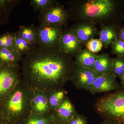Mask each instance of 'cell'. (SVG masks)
Here are the masks:
<instances>
[{
	"label": "cell",
	"instance_id": "obj_27",
	"mask_svg": "<svg viewBox=\"0 0 124 124\" xmlns=\"http://www.w3.org/2000/svg\"><path fill=\"white\" fill-rule=\"evenodd\" d=\"M112 53L118 57H124V41L117 39L112 45Z\"/></svg>",
	"mask_w": 124,
	"mask_h": 124
},
{
	"label": "cell",
	"instance_id": "obj_17",
	"mask_svg": "<svg viewBox=\"0 0 124 124\" xmlns=\"http://www.w3.org/2000/svg\"><path fill=\"white\" fill-rule=\"evenodd\" d=\"M17 31L23 39L28 42L33 47L38 45V36L36 27L33 26H19Z\"/></svg>",
	"mask_w": 124,
	"mask_h": 124
},
{
	"label": "cell",
	"instance_id": "obj_7",
	"mask_svg": "<svg viewBox=\"0 0 124 124\" xmlns=\"http://www.w3.org/2000/svg\"><path fill=\"white\" fill-rule=\"evenodd\" d=\"M69 15L58 2L38 16L40 24H50L62 27L67 23Z\"/></svg>",
	"mask_w": 124,
	"mask_h": 124
},
{
	"label": "cell",
	"instance_id": "obj_31",
	"mask_svg": "<svg viewBox=\"0 0 124 124\" xmlns=\"http://www.w3.org/2000/svg\"><path fill=\"white\" fill-rule=\"evenodd\" d=\"M120 78L121 80V87L124 89V72Z\"/></svg>",
	"mask_w": 124,
	"mask_h": 124
},
{
	"label": "cell",
	"instance_id": "obj_22",
	"mask_svg": "<svg viewBox=\"0 0 124 124\" xmlns=\"http://www.w3.org/2000/svg\"><path fill=\"white\" fill-rule=\"evenodd\" d=\"M15 32H7L0 35V47L14 50H16Z\"/></svg>",
	"mask_w": 124,
	"mask_h": 124
},
{
	"label": "cell",
	"instance_id": "obj_20",
	"mask_svg": "<svg viewBox=\"0 0 124 124\" xmlns=\"http://www.w3.org/2000/svg\"><path fill=\"white\" fill-rule=\"evenodd\" d=\"M54 121L53 112L45 114L31 113L20 124H50Z\"/></svg>",
	"mask_w": 124,
	"mask_h": 124
},
{
	"label": "cell",
	"instance_id": "obj_30",
	"mask_svg": "<svg viewBox=\"0 0 124 124\" xmlns=\"http://www.w3.org/2000/svg\"><path fill=\"white\" fill-rule=\"evenodd\" d=\"M100 124H121V123L115 121L104 120Z\"/></svg>",
	"mask_w": 124,
	"mask_h": 124
},
{
	"label": "cell",
	"instance_id": "obj_10",
	"mask_svg": "<svg viewBox=\"0 0 124 124\" xmlns=\"http://www.w3.org/2000/svg\"><path fill=\"white\" fill-rule=\"evenodd\" d=\"M116 78V77L112 73L99 75L94 82L90 92L95 94L119 89L121 86L117 83Z\"/></svg>",
	"mask_w": 124,
	"mask_h": 124
},
{
	"label": "cell",
	"instance_id": "obj_5",
	"mask_svg": "<svg viewBox=\"0 0 124 124\" xmlns=\"http://www.w3.org/2000/svg\"><path fill=\"white\" fill-rule=\"evenodd\" d=\"M19 64H0V105L17 86L22 79Z\"/></svg>",
	"mask_w": 124,
	"mask_h": 124
},
{
	"label": "cell",
	"instance_id": "obj_25",
	"mask_svg": "<svg viewBox=\"0 0 124 124\" xmlns=\"http://www.w3.org/2000/svg\"><path fill=\"white\" fill-rule=\"evenodd\" d=\"M124 72V57L117 56L113 59L112 73L116 77H121Z\"/></svg>",
	"mask_w": 124,
	"mask_h": 124
},
{
	"label": "cell",
	"instance_id": "obj_26",
	"mask_svg": "<svg viewBox=\"0 0 124 124\" xmlns=\"http://www.w3.org/2000/svg\"><path fill=\"white\" fill-rule=\"evenodd\" d=\"M86 49L89 51L96 54L101 50L103 45L99 39L93 38L86 43Z\"/></svg>",
	"mask_w": 124,
	"mask_h": 124
},
{
	"label": "cell",
	"instance_id": "obj_29",
	"mask_svg": "<svg viewBox=\"0 0 124 124\" xmlns=\"http://www.w3.org/2000/svg\"><path fill=\"white\" fill-rule=\"evenodd\" d=\"M117 37L119 39L124 41V28H121L117 34Z\"/></svg>",
	"mask_w": 124,
	"mask_h": 124
},
{
	"label": "cell",
	"instance_id": "obj_1",
	"mask_svg": "<svg viewBox=\"0 0 124 124\" xmlns=\"http://www.w3.org/2000/svg\"><path fill=\"white\" fill-rule=\"evenodd\" d=\"M21 69L24 83L33 91L63 88L70 81L76 66L73 57L58 48L37 46L22 58Z\"/></svg>",
	"mask_w": 124,
	"mask_h": 124
},
{
	"label": "cell",
	"instance_id": "obj_23",
	"mask_svg": "<svg viewBox=\"0 0 124 124\" xmlns=\"http://www.w3.org/2000/svg\"><path fill=\"white\" fill-rule=\"evenodd\" d=\"M57 2L55 0H31V5L34 11L40 14L47 10Z\"/></svg>",
	"mask_w": 124,
	"mask_h": 124
},
{
	"label": "cell",
	"instance_id": "obj_34",
	"mask_svg": "<svg viewBox=\"0 0 124 124\" xmlns=\"http://www.w3.org/2000/svg\"><path fill=\"white\" fill-rule=\"evenodd\" d=\"M4 124H8V123H5Z\"/></svg>",
	"mask_w": 124,
	"mask_h": 124
},
{
	"label": "cell",
	"instance_id": "obj_24",
	"mask_svg": "<svg viewBox=\"0 0 124 124\" xmlns=\"http://www.w3.org/2000/svg\"><path fill=\"white\" fill-rule=\"evenodd\" d=\"M15 45L16 50L22 57L28 54L33 48L20 37L17 31L16 32Z\"/></svg>",
	"mask_w": 124,
	"mask_h": 124
},
{
	"label": "cell",
	"instance_id": "obj_11",
	"mask_svg": "<svg viewBox=\"0 0 124 124\" xmlns=\"http://www.w3.org/2000/svg\"><path fill=\"white\" fill-rule=\"evenodd\" d=\"M55 121L60 124H68L77 112L67 96L53 112Z\"/></svg>",
	"mask_w": 124,
	"mask_h": 124
},
{
	"label": "cell",
	"instance_id": "obj_13",
	"mask_svg": "<svg viewBox=\"0 0 124 124\" xmlns=\"http://www.w3.org/2000/svg\"><path fill=\"white\" fill-rule=\"evenodd\" d=\"M71 29L81 43H86L93 38L97 31L96 28L91 23L76 24Z\"/></svg>",
	"mask_w": 124,
	"mask_h": 124
},
{
	"label": "cell",
	"instance_id": "obj_36",
	"mask_svg": "<svg viewBox=\"0 0 124 124\" xmlns=\"http://www.w3.org/2000/svg\"></svg>",
	"mask_w": 124,
	"mask_h": 124
},
{
	"label": "cell",
	"instance_id": "obj_3",
	"mask_svg": "<svg viewBox=\"0 0 124 124\" xmlns=\"http://www.w3.org/2000/svg\"><path fill=\"white\" fill-rule=\"evenodd\" d=\"M95 107L104 120L124 123V91L104 95L97 100Z\"/></svg>",
	"mask_w": 124,
	"mask_h": 124
},
{
	"label": "cell",
	"instance_id": "obj_14",
	"mask_svg": "<svg viewBox=\"0 0 124 124\" xmlns=\"http://www.w3.org/2000/svg\"><path fill=\"white\" fill-rule=\"evenodd\" d=\"M113 59L106 54H98L92 70L99 75L112 73Z\"/></svg>",
	"mask_w": 124,
	"mask_h": 124
},
{
	"label": "cell",
	"instance_id": "obj_32",
	"mask_svg": "<svg viewBox=\"0 0 124 124\" xmlns=\"http://www.w3.org/2000/svg\"><path fill=\"white\" fill-rule=\"evenodd\" d=\"M4 121V118L2 116V113L0 110V124H5Z\"/></svg>",
	"mask_w": 124,
	"mask_h": 124
},
{
	"label": "cell",
	"instance_id": "obj_16",
	"mask_svg": "<svg viewBox=\"0 0 124 124\" xmlns=\"http://www.w3.org/2000/svg\"><path fill=\"white\" fill-rule=\"evenodd\" d=\"M22 57L18 51L0 47V64L15 66L19 64Z\"/></svg>",
	"mask_w": 124,
	"mask_h": 124
},
{
	"label": "cell",
	"instance_id": "obj_2",
	"mask_svg": "<svg viewBox=\"0 0 124 124\" xmlns=\"http://www.w3.org/2000/svg\"><path fill=\"white\" fill-rule=\"evenodd\" d=\"M33 91L23 79L0 105L5 123L20 124L31 113Z\"/></svg>",
	"mask_w": 124,
	"mask_h": 124
},
{
	"label": "cell",
	"instance_id": "obj_33",
	"mask_svg": "<svg viewBox=\"0 0 124 124\" xmlns=\"http://www.w3.org/2000/svg\"><path fill=\"white\" fill-rule=\"evenodd\" d=\"M50 124H60L59 123H58V122H57V121H54V122H52Z\"/></svg>",
	"mask_w": 124,
	"mask_h": 124
},
{
	"label": "cell",
	"instance_id": "obj_12",
	"mask_svg": "<svg viewBox=\"0 0 124 124\" xmlns=\"http://www.w3.org/2000/svg\"><path fill=\"white\" fill-rule=\"evenodd\" d=\"M51 112L49 107L47 93L41 90L33 91L31 101V113L45 114Z\"/></svg>",
	"mask_w": 124,
	"mask_h": 124
},
{
	"label": "cell",
	"instance_id": "obj_9",
	"mask_svg": "<svg viewBox=\"0 0 124 124\" xmlns=\"http://www.w3.org/2000/svg\"><path fill=\"white\" fill-rule=\"evenodd\" d=\"M57 48L64 54L73 57L81 49L82 44L71 29L63 30Z\"/></svg>",
	"mask_w": 124,
	"mask_h": 124
},
{
	"label": "cell",
	"instance_id": "obj_8",
	"mask_svg": "<svg viewBox=\"0 0 124 124\" xmlns=\"http://www.w3.org/2000/svg\"><path fill=\"white\" fill-rule=\"evenodd\" d=\"M99 75L92 69L76 65L70 81L77 89L91 92L94 82Z\"/></svg>",
	"mask_w": 124,
	"mask_h": 124
},
{
	"label": "cell",
	"instance_id": "obj_19",
	"mask_svg": "<svg viewBox=\"0 0 124 124\" xmlns=\"http://www.w3.org/2000/svg\"><path fill=\"white\" fill-rule=\"evenodd\" d=\"M21 1L19 0H0V25L7 23L11 11Z\"/></svg>",
	"mask_w": 124,
	"mask_h": 124
},
{
	"label": "cell",
	"instance_id": "obj_28",
	"mask_svg": "<svg viewBox=\"0 0 124 124\" xmlns=\"http://www.w3.org/2000/svg\"><path fill=\"white\" fill-rule=\"evenodd\" d=\"M68 124H89L86 117L77 112Z\"/></svg>",
	"mask_w": 124,
	"mask_h": 124
},
{
	"label": "cell",
	"instance_id": "obj_35",
	"mask_svg": "<svg viewBox=\"0 0 124 124\" xmlns=\"http://www.w3.org/2000/svg\"><path fill=\"white\" fill-rule=\"evenodd\" d=\"M121 124H124V123H121Z\"/></svg>",
	"mask_w": 124,
	"mask_h": 124
},
{
	"label": "cell",
	"instance_id": "obj_15",
	"mask_svg": "<svg viewBox=\"0 0 124 124\" xmlns=\"http://www.w3.org/2000/svg\"><path fill=\"white\" fill-rule=\"evenodd\" d=\"M98 55L87 49H81L75 56L76 65L85 69H92Z\"/></svg>",
	"mask_w": 124,
	"mask_h": 124
},
{
	"label": "cell",
	"instance_id": "obj_6",
	"mask_svg": "<svg viewBox=\"0 0 124 124\" xmlns=\"http://www.w3.org/2000/svg\"><path fill=\"white\" fill-rule=\"evenodd\" d=\"M36 28L38 46L46 48H57L63 31L62 27L41 24Z\"/></svg>",
	"mask_w": 124,
	"mask_h": 124
},
{
	"label": "cell",
	"instance_id": "obj_18",
	"mask_svg": "<svg viewBox=\"0 0 124 124\" xmlns=\"http://www.w3.org/2000/svg\"><path fill=\"white\" fill-rule=\"evenodd\" d=\"M99 39L103 46L108 47L113 44L117 39V34L115 28L112 26L102 27L99 33Z\"/></svg>",
	"mask_w": 124,
	"mask_h": 124
},
{
	"label": "cell",
	"instance_id": "obj_21",
	"mask_svg": "<svg viewBox=\"0 0 124 124\" xmlns=\"http://www.w3.org/2000/svg\"><path fill=\"white\" fill-rule=\"evenodd\" d=\"M46 93L50 110L51 112H53L67 96L68 92L64 89L62 88L52 90Z\"/></svg>",
	"mask_w": 124,
	"mask_h": 124
},
{
	"label": "cell",
	"instance_id": "obj_4",
	"mask_svg": "<svg viewBox=\"0 0 124 124\" xmlns=\"http://www.w3.org/2000/svg\"><path fill=\"white\" fill-rule=\"evenodd\" d=\"M115 8V3L111 0H89L81 5L79 14L85 20L97 21L107 18Z\"/></svg>",
	"mask_w": 124,
	"mask_h": 124
}]
</instances>
